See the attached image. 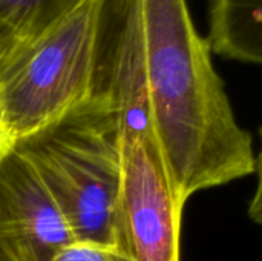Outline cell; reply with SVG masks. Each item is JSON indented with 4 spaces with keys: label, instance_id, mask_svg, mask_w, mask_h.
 I'll list each match as a JSON object with an SVG mask.
<instances>
[{
    "label": "cell",
    "instance_id": "6da1fadb",
    "mask_svg": "<svg viewBox=\"0 0 262 261\" xmlns=\"http://www.w3.org/2000/svg\"><path fill=\"white\" fill-rule=\"evenodd\" d=\"M150 122L175 200L255 174L252 135L238 123L187 0H138Z\"/></svg>",
    "mask_w": 262,
    "mask_h": 261
},
{
    "label": "cell",
    "instance_id": "7a4b0ae2",
    "mask_svg": "<svg viewBox=\"0 0 262 261\" xmlns=\"http://www.w3.org/2000/svg\"><path fill=\"white\" fill-rule=\"evenodd\" d=\"M15 151L34 168L64 214L75 242L117 246L121 238L123 143L109 91L95 92ZM126 252V251H124Z\"/></svg>",
    "mask_w": 262,
    "mask_h": 261
},
{
    "label": "cell",
    "instance_id": "3957f363",
    "mask_svg": "<svg viewBox=\"0 0 262 261\" xmlns=\"http://www.w3.org/2000/svg\"><path fill=\"white\" fill-rule=\"evenodd\" d=\"M112 0H77L49 26L0 55V106L15 143L98 88Z\"/></svg>",
    "mask_w": 262,
    "mask_h": 261
},
{
    "label": "cell",
    "instance_id": "277c9868",
    "mask_svg": "<svg viewBox=\"0 0 262 261\" xmlns=\"http://www.w3.org/2000/svg\"><path fill=\"white\" fill-rule=\"evenodd\" d=\"M121 238L132 261H181L184 208L173 197L152 126L120 128Z\"/></svg>",
    "mask_w": 262,
    "mask_h": 261
},
{
    "label": "cell",
    "instance_id": "5b68a950",
    "mask_svg": "<svg viewBox=\"0 0 262 261\" xmlns=\"http://www.w3.org/2000/svg\"><path fill=\"white\" fill-rule=\"evenodd\" d=\"M52 194L21 154L0 157V248L9 261H51L74 243Z\"/></svg>",
    "mask_w": 262,
    "mask_h": 261
},
{
    "label": "cell",
    "instance_id": "8992f818",
    "mask_svg": "<svg viewBox=\"0 0 262 261\" xmlns=\"http://www.w3.org/2000/svg\"><path fill=\"white\" fill-rule=\"evenodd\" d=\"M207 26L215 55L262 65V0H207Z\"/></svg>",
    "mask_w": 262,
    "mask_h": 261
},
{
    "label": "cell",
    "instance_id": "52a82bcc",
    "mask_svg": "<svg viewBox=\"0 0 262 261\" xmlns=\"http://www.w3.org/2000/svg\"><path fill=\"white\" fill-rule=\"evenodd\" d=\"M77 0H0V23L15 40H26L60 17Z\"/></svg>",
    "mask_w": 262,
    "mask_h": 261
},
{
    "label": "cell",
    "instance_id": "ba28073f",
    "mask_svg": "<svg viewBox=\"0 0 262 261\" xmlns=\"http://www.w3.org/2000/svg\"><path fill=\"white\" fill-rule=\"evenodd\" d=\"M51 261H132L130 257L117 246L74 242L63 248Z\"/></svg>",
    "mask_w": 262,
    "mask_h": 261
},
{
    "label": "cell",
    "instance_id": "9c48e42d",
    "mask_svg": "<svg viewBox=\"0 0 262 261\" xmlns=\"http://www.w3.org/2000/svg\"><path fill=\"white\" fill-rule=\"evenodd\" d=\"M259 140L261 146L256 154V162H255V174H256V189L250 198L247 214L249 218L262 228V126L259 128Z\"/></svg>",
    "mask_w": 262,
    "mask_h": 261
},
{
    "label": "cell",
    "instance_id": "30bf717a",
    "mask_svg": "<svg viewBox=\"0 0 262 261\" xmlns=\"http://www.w3.org/2000/svg\"><path fill=\"white\" fill-rule=\"evenodd\" d=\"M14 148H15V140L12 138V135H11L8 126H6L3 111H2V106H0V157L8 154Z\"/></svg>",
    "mask_w": 262,
    "mask_h": 261
},
{
    "label": "cell",
    "instance_id": "8fae6325",
    "mask_svg": "<svg viewBox=\"0 0 262 261\" xmlns=\"http://www.w3.org/2000/svg\"><path fill=\"white\" fill-rule=\"evenodd\" d=\"M14 42H15L14 34H12L8 28H5V26L0 23V55H2Z\"/></svg>",
    "mask_w": 262,
    "mask_h": 261
},
{
    "label": "cell",
    "instance_id": "7c38bea8",
    "mask_svg": "<svg viewBox=\"0 0 262 261\" xmlns=\"http://www.w3.org/2000/svg\"><path fill=\"white\" fill-rule=\"evenodd\" d=\"M0 261H9V258L5 255V252L2 251V248H0Z\"/></svg>",
    "mask_w": 262,
    "mask_h": 261
}]
</instances>
